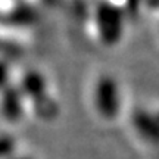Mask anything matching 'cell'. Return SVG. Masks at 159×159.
Listing matches in <instances>:
<instances>
[{
	"label": "cell",
	"mask_w": 159,
	"mask_h": 159,
	"mask_svg": "<svg viewBox=\"0 0 159 159\" xmlns=\"http://www.w3.org/2000/svg\"><path fill=\"white\" fill-rule=\"evenodd\" d=\"M12 85V68L11 65L0 59V93L5 91L7 87Z\"/></svg>",
	"instance_id": "cell-5"
},
{
	"label": "cell",
	"mask_w": 159,
	"mask_h": 159,
	"mask_svg": "<svg viewBox=\"0 0 159 159\" xmlns=\"http://www.w3.org/2000/svg\"><path fill=\"white\" fill-rule=\"evenodd\" d=\"M25 102H27V99L18 89V85L7 87L5 91L0 93V115L7 122L15 124L24 116Z\"/></svg>",
	"instance_id": "cell-3"
},
{
	"label": "cell",
	"mask_w": 159,
	"mask_h": 159,
	"mask_svg": "<svg viewBox=\"0 0 159 159\" xmlns=\"http://www.w3.org/2000/svg\"><path fill=\"white\" fill-rule=\"evenodd\" d=\"M18 89L27 100H40L41 97H47L49 94V84L40 71L27 72L18 84Z\"/></svg>",
	"instance_id": "cell-4"
},
{
	"label": "cell",
	"mask_w": 159,
	"mask_h": 159,
	"mask_svg": "<svg viewBox=\"0 0 159 159\" xmlns=\"http://www.w3.org/2000/svg\"><path fill=\"white\" fill-rule=\"evenodd\" d=\"M94 28L97 39L106 46L116 44L124 34V15L115 5L106 3L94 15Z\"/></svg>",
	"instance_id": "cell-2"
},
{
	"label": "cell",
	"mask_w": 159,
	"mask_h": 159,
	"mask_svg": "<svg viewBox=\"0 0 159 159\" xmlns=\"http://www.w3.org/2000/svg\"><path fill=\"white\" fill-rule=\"evenodd\" d=\"M90 103L99 119L112 122L119 118L124 109V90L114 74L97 75L91 84Z\"/></svg>",
	"instance_id": "cell-1"
}]
</instances>
